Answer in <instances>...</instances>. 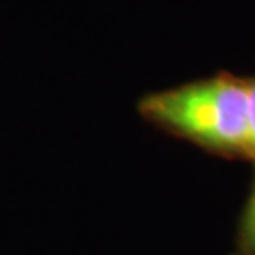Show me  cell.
Instances as JSON below:
<instances>
[{"mask_svg": "<svg viewBox=\"0 0 255 255\" xmlns=\"http://www.w3.org/2000/svg\"><path fill=\"white\" fill-rule=\"evenodd\" d=\"M142 112L161 125L223 151L248 149V83L214 78L155 93Z\"/></svg>", "mask_w": 255, "mask_h": 255, "instance_id": "1", "label": "cell"}, {"mask_svg": "<svg viewBox=\"0 0 255 255\" xmlns=\"http://www.w3.org/2000/svg\"><path fill=\"white\" fill-rule=\"evenodd\" d=\"M242 246L246 255H255V187L242 221Z\"/></svg>", "mask_w": 255, "mask_h": 255, "instance_id": "2", "label": "cell"}, {"mask_svg": "<svg viewBox=\"0 0 255 255\" xmlns=\"http://www.w3.org/2000/svg\"><path fill=\"white\" fill-rule=\"evenodd\" d=\"M255 157V82H248V149Z\"/></svg>", "mask_w": 255, "mask_h": 255, "instance_id": "3", "label": "cell"}]
</instances>
